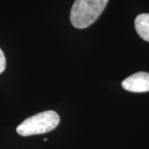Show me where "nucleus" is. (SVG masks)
<instances>
[{
	"instance_id": "obj_3",
	"label": "nucleus",
	"mask_w": 149,
	"mask_h": 149,
	"mask_svg": "<svg viewBox=\"0 0 149 149\" xmlns=\"http://www.w3.org/2000/svg\"><path fill=\"white\" fill-rule=\"evenodd\" d=\"M123 88L133 93L149 91V73L137 72L130 75L122 82Z\"/></svg>"
},
{
	"instance_id": "obj_1",
	"label": "nucleus",
	"mask_w": 149,
	"mask_h": 149,
	"mask_svg": "<svg viewBox=\"0 0 149 149\" xmlns=\"http://www.w3.org/2000/svg\"><path fill=\"white\" fill-rule=\"evenodd\" d=\"M109 0H75L70 11V22L76 28L90 27L104 10Z\"/></svg>"
},
{
	"instance_id": "obj_5",
	"label": "nucleus",
	"mask_w": 149,
	"mask_h": 149,
	"mask_svg": "<svg viewBox=\"0 0 149 149\" xmlns=\"http://www.w3.org/2000/svg\"><path fill=\"white\" fill-rule=\"evenodd\" d=\"M6 67V58L3 52L0 49V74H2Z\"/></svg>"
},
{
	"instance_id": "obj_2",
	"label": "nucleus",
	"mask_w": 149,
	"mask_h": 149,
	"mask_svg": "<svg viewBox=\"0 0 149 149\" xmlns=\"http://www.w3.org/2000/svg\"><path fill=\"white\" fill-rule=\"evenodd\" d=\"M60 117L55 111L48 110L27 118L17 127V133L23 137L42 134L58 126Z\"/></svg>"
},
{
	"instance_id": "obj_4",
	"label": "nucleus",
	"mask_w": 149,
	"mask_h": 149,
	"mask_svg": "<svg viewBox=\"0 0 149 149\" xmlns=\"http://www.w3.org/2000/svg\"><path fill=\"white\" fill-rule=\"evenodd\" d=\"M135 29L139 37L146 42H149V13H141L134 21Z\"/></svg>"
}]
</instances>
